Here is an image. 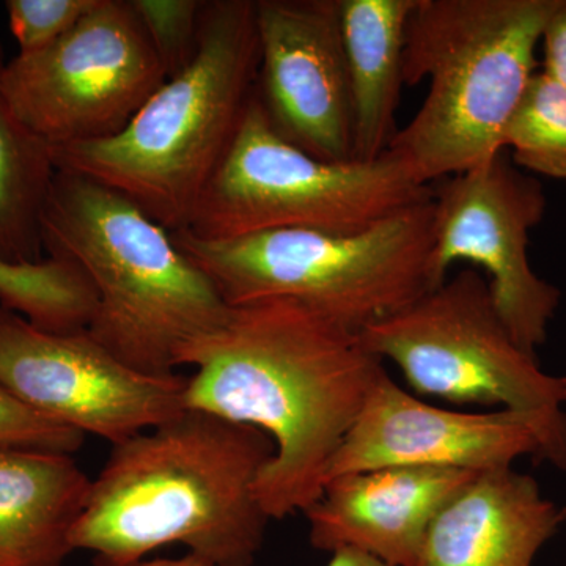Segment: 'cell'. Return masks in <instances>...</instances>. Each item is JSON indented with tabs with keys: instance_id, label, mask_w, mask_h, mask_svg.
I'll return each instance as SVG.
<instances>
[{
	"instance_id": "cell-1",
	"label": "cell",
	"mask_w": 566,
	"mask_h": 566,
	"mask_svg": "<svg viewBox=\"0 0 566 566\" xmlns=\"http://www.w3.org/2000/svg\"><path fill=\"white\" fill-rule=\"evenodd\" d=\"M186 408L270 436L274 457L255 494L270 520L318 501L338 449L385 363L359 335L293 300L230 305L226 322L185 349Z\"/></svg>"
},
{
	"instance_id": "cell-2",
	"label": "cell",
	"mask_w": 566,
	"mask_h": 566,
	"mask_svg": "<svg viewBox=\"0 0 566 566\" xmlns=\"http://www.w3.org/2000/svg\"><path fill=\"white\" fill-rule=\"evenodd\" d=\"M274 452L259 428L186 408L112 446L73 549L96 566H132L182 545L216 566H253L270 523L255 486Z\"/></svg>"
},
{
	"instance_id": "cell-3",
	"label": "cell",
	"mask_w": 566,
	"mask_h": 566,
	"mask_svg": "<svg viewBox=\"0 0 566 566\" xmlns=\"http://www.w3.org/2000/svg\"><path fill=\"white\" fill-rule=\"evenodd\" d=\"M259 63L255 2H205L191 63L117 136L51 148L55 167L109 186L169 232L185 230L232 147Z\"/></svg>"
},
{
	"instance_id": "cell-4",
	"label": "cell",
	"mask_w": 566,
	"mask_h": 566,
	"mask_svg": "<svg viewBox=\"0 0 566 566\" xmlns=\"http://www.w3.org/2000/svg\"><path fill=\"white\" fill-rule=\"evenodd\" d=\"M44 251L80 264L96 293L88 334L145 375H172L214 333L230 305L133 200L84 175L57 170L43 214Z\"/></svg>"
},
{
	"instance_id": "cell-5",
	"label": "cell",
	"mask_w": 566,
	"mask_h": 566,
	"mask_svg": "<svg viewBox=\"0 0 566 566\" xmlns=\"http://www.w3.org/2000/svg\"><path fill=\"white\" fill-rule=\"evenodd\" d=\"M562 0H419L406 29L403 84L422 106L386 153L420 185L468 172L504 148Z\"/></svg>"
},
{
	"instance_id": "cell-6",
	"label": "cell",
	"mask_w": 566,
	"mask_h": 566,
	"mask_svg": "<svg viewBox=\"0 0 566 566\" xmlns=\"http://www.w3.org/2000/svg\"><path fill=\"white\" fill-rule=\"evenodd\" d=\"M433 221L431 197L356 233L283 229L208 241L180 230L172 237L232 307L293 300L359 334L436 289Z\"/></svg>"
},
{
	"instance_id": "cell-7",
	"label": "cell",
	"mask_w": 566,
	"mask_h": 566,
	"mask_svg": "<svg viewBox=\"0 0 566 566\" xmlns=\"http://www.w3.org/2000/svg\"><path fill=\"white\" fill-rule=\"evenodd\" d=\"M433 197L389 153L371 163H327L279 136L253 91L232 147L186 232L222 241L270 230L356 233Z\"/></svg>"
},
{
	"instance_id": "cell-8",
	"label": "cell",
	"mask_w": 566,
	"mask_h": 566,
	"mask_svg": "<svg viewBox=\"0 0 566 566\" xmlns=\"http://www.w3.org/2000/svg\"><path fill=\"white\" fill-rule=\"evenodd\" d=\"M357 335L374 356L400 368L417 397L566 417L564 378L545 374L536 357L516 345L485 275L474 268Z\"/></svg>"
},
{
	"instance_id": "cell-9",
	"label": "cell",
	"mask_w": 566,
	"mask_h": 566,
	"mask_svg": "<svg viewBox=\"0 0 566 566\" xmlns=\"http://www.w3.org/2000/svg\"><path fill=\"white\" fill-rule=\"evenodd\" d=\"M167 81L129 0L95 9L46 50L7 62L14 114L51 148L117 136Z\"/></svg>"
},
{
	"instance_id": "cell-10",
	"label": "cell",
	"mask_w": 566,
	"mask_h": 566,
	"mask_svg": "<svg viewBox=\"0 0 566 566\" xmlns=\"http://www.w3.org/2000/svg\"><path fill=\"white\" fill-rule=\"evenodd\" d=\"M505 150L431 186V275L438 289L452 264L465 262L482 270L506 331L523 352L536 357L560 304L557 286L538 277L528 263V234L545 218L546 196Z\"/></svg>"
},
{
	"instance_id": "cell-11",
	"label": "cell",
	"mask_w": 566,
	"mask_h": 566,
	"mask_svg": "<svg viewBox=\"0 0 566 566\" xmlns=\"http://www.w3.org/2000/svg\"><path fill=\"white\" fill-rule=\"evenodd\" d=\"M0 385L40 415L115 446L185 411L188 376L140 374L87 329L48 333L0 305Z\"/></svg>"
},
{
	"instance_id": "cell-12",
	"label": "cell",
	"mask_w": 566,
	"mask_h": 566,
	"mask_svg": "<svg viewBox=\"0 0 566 566\" xmlns=\"http://www.w3.org/2000/svg\"><path fill=\"white\" fill-rule=\"evenodd\" d=\"M528 455L565 471L566 417L549 419L510 409L450 411L409 394L385 370L331 463L326 482L389 465L485 472L510 468Z\"/></svg>"
},
{
	"instance_id": "cell-13",
	"label": "cell",
	"mask_w": 566,
	"mask_h": 566,
	"mask_svg": "<svg viewBox=\"0 0 566 566\" xmlns=\"http://www.w3.org/2000/svg\"><path fill=\"white\" fill-rule=\"evenodd\" d=\"M255 17V92L274 132L314 158L354 161L338 0H259Z\"/></svg>"
},
{
	"instance_id": "cell-14",
	"label": "cell",
	"mask_w": 566,
	"mask_h": 566,
	"mask_svg": "<svg viewBox=\"0 0 566 566\" xmlns=\"http://www.w3.org/2000/svg\"><path fill=\"white\" fill-rule=\"evenodd\" d=\"M480 472L389 465L327 480L307 512L315 549H352L390 566H417L431 524Z\"/></svg>"
},
{
	"instance_id": "cell-15",
	"label": "cell",
	"mask_w": 566,
	"mask_h": 566,
	"mask_svg": "<svg viewBox=\"0 0 566 566\" xmlns=\"http://www.w3.org/2000/svg\"><path fill=\"white\" fill-rule=\"evenodd\" d=\"M565 521L534 476L480 472L436 516L417 566H534Z\"/></svg>"
},
{
	"instance_id": "cell-16",
	"label": "cell",
	"mask_w": 566,
	"mask_h": 566,
	"mask_svg": "<svg viewBox=\"0 0 566 566\" xmlns=\"http://www.w3.org/2000/svg\"><path fill=\"white\" fill-rule=\"evenodd\" d=\"M92 479L66 453L0 447V566H62Z\"/></svg>"
},
{
	"instance_id": "cell-17",
	"label": "cell",
	"mask_w": 566,
	"mask_h": 566,
	"mask_svg": "<svg viewBox=\"0 0 566 566\" xmlns=\"http://www.w3.org/2000/svg\"><path fill=\"white\" fill-rule=\"evenodd\" d=\"M419 0H338L353 107V159L385 155L403 84L406 29Z\"/></svg>"
},
{
	"instance_id": "cell-18",
	"label": "cell",
	"mask_w": 566,
	"mask_h": 566,
	"mask_svg": "<svg viewBox=\"0 0 566 566\" xmlns=\"http://www.w3.org/2000/svg\"><path fill=\"white\" fill-rule=\"evenodd\" d=\"M0 43V262L43 260V214L57 174L51 147L14 114L3 91Z\"/></svg>"
},
{
	"instance_id": "cell-19",
	"label": "cell",
	"mask_w": 566,
	"mask_h": 566,
	"mask_svg": "<svg viewBox=\"0 0 566 566\" xmlns=\"http://www.w3.org/2000/svg\"><path fill=\"white\" fill-rule=\"evenodd\" d=\"M0 305L48 333H80L91 326L96 293L80 264L48 253L36 263L0 262Z\"/></svg>"
},
{
	"instance_id": "cell-20",
	"label": "cell",
	"mask_w": 566,
	"mask_h": 566,
	"mask_svg": "<svg viewBox=\"0 0 566 566\" xmlns=\"http://www.w3.org/2000/svg\"><path fill=\"white\" fill-rule=\"evenodd\" d=\"M504 148L528 172L566 180V88L536 71L506 123Z\"/></svg>"
},
{
	"instance_id": "cell-21",
	"label": "cell",
	"mask_w": 566,
	"mask_h": 566,
	"mask_svg": "<svg viewBox=\"0 0 566 566\" xmlns=\"http://www.w3.org/2000/svg\"><path fill=\"white\" fill-rule=\"evenodd\" d=\"M167 80L191 63L199 46L203 0H129Z\"/></svg>"
},
{
	"instance_id": "cell-22",
	"label": "cell",
	"mask_w": 566,
	"mask_h": 566,
	"mask_svg": "<svg viewBox=\"0 0 566 566\" xmlns=\"http://www.w3.org/2000/svg\"><path fill=\"white\" fill-rule=\"evenodd\" d=\"M98 0H9L10 31L21 55L46 50L66 35Z\"/></svg>"
},
{
	"instance_id": "cell-23",
	"label": "cell",
	"mask_w": 566,
	"mask_h": 566,
	"mask_svg": "<svg viewBox=\"0 0 566 566\" xmlns=\"http://www.w3.org/2000/svg\"><path fill=\"white\" fill-rule=\"evenodd\" d=\"M84 436L74 428L40 415L0 385V447L71 455L84 444Z\"/></svg>"
},
{
	"instance_id": "cell-24",
	"label": "cell",
	"mask_w": 566,
	"mask_h": 566,
	"mask_svg": "<svg viewBox=\"0 0 566 566\" xmlns=\"http://www.w3.org/2000/svg\"><path fill=\"white\" fill-rule=\"evenodd\" d=\"M543 73L566 88V0H562L558 9L547 21L542 43Z\"/></svg>"
},
{
	"instance_id": "cell-25",
	"label": "cell",
	"mask_w": 566,
	"mask_h": 566,
	"mask_svg": "<svg viewBox=\"0 0 566 566\" xmlns=\"http://www.w3.org/2000/svg\"><path fill=\"white\" fill-rule=\"evenodd\" d=\"M327 566H390L385 562L378 560V558L367 556L364 553H357V551L344 549L337 551V553L331 554V560Z\"/></svg>"
},
{
	"instance_id": "cell-26",
	"label": "cell",
	"mask_w": 566,
	"mask_h": 566,
	"mask_svg": "<svg viewBox=\"0 0 566 566\" xmlns=\"http://www.w3.org/2000/svg\"><path fill=\"white\" fill-rule=\"evenodd\" d=\"M132 566H216L212 565L211 562H208L207 558L196 556V554L188 553L186 556L177 557V558H153V560L137 562Z\"/></svg>"
},
{
	"instance_id": "cell-27",
	"label": "cell",
	"mask_w": 566,
	"mask_h": 566,
	"mask_svg": "<svg viewBox=\"0 0 566 566\" xmlns=\"http://www.w3.org/2000/svg\"><path fill=\"white\" fill-rule=\"evenodd\" d=\"M565 387H566V376H564Z\"/></svg>"
}]
</instances>
